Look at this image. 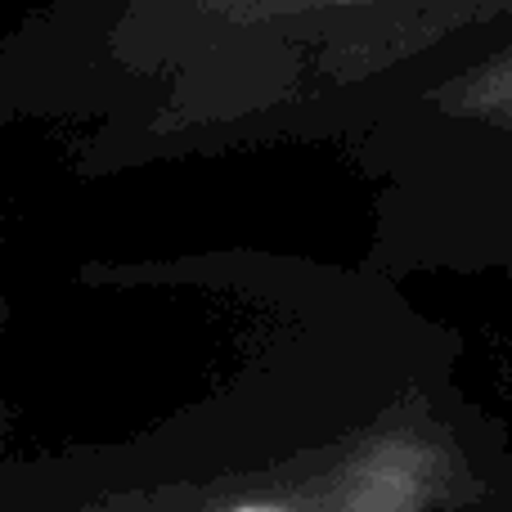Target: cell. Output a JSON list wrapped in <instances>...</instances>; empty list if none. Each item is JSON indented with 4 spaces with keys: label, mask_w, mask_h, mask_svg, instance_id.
Masks as SVG:
<instances>
[{
    "label": "cell",
    "mask_w": 512,
    "mask_h": 512,
    "mask_svg": "<svg viewBox=\"0 0 512 512\" xmlns=\"http://www.w3.org/2000/svg\"><path fill=\"white\" fill-rule=\"evenodd\" d=\"M256 315L252 360L149 432L5 463L9 512L512 508V450L459 387L463 342L369 265L158 256Z\"/></svg>",
    "instance_id": "6da1fadb"
},
{
    "label": "cell",
    "mask_w": 512,
    "mask_h": 512,
    "mask_svg": "<svg viewBox=\"0 0 512 512\" xmlns=\"http://www.w3.org/2000/svg\"><path fill=\"white\" fill-rule=\"evenodd\" d=\"M512 27V0H41L0 45V113L81 176L270 149L310 108Z\"/></svg>",
    "instance_id": "7a4b0ae2"
},
{
    "label": "cell",
    "mask_w": 512,
    "mask_h": 512,
    "mask_svg": "<svg viewBox=\"0 0 512 512\" xmlns=\"http://www.w3.org/2000/svg\"><path fill=\"white\" fill-rule=\"evenodd\" d=\"M279 144H337L360 171L369 270L512 292V27L310 108Z\"/></svg>",
    "instance_id": "3957f363"
}]
</instances>
